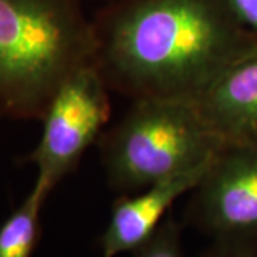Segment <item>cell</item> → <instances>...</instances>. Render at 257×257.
I'll use <instances>...</instances> for the list:
<instances>
[{"label":"cell","mask_w":257,"mask_h":257,"mask_svg":"<svg viewBox=\"0 0 257 257\" xmlns=\"http://www.w3.org/2000/svg\"><path fill=\"white\" fill-rule=\"evenodd\" d=\"M94 64L130 97L197 100L257 49L226 0H121L94 22Z\"/></svg>","instance_id":"obj_1"},{"label":"cell","mask_w":257,"mask_h":257,"mask_svg":"<svg viewBox=\"0 0 257 257\" xmlns=\"http://www.w3.org/2000/svg\"><path fill=\"white\" fill-rule=\"evenodd\" d=\"M97 37L79 0H0V110L42 119L57 89L94 63Z\"/></svg>","instance_id":"obj_2"},{"label":"cell","mask_w":257,"mask_h":257,"mask_svg":"<svg viewBox=\"0 0 257 257\" xmlns=\"http://www.w3.org/2000/svg\"><path fill=\"white\" fill-rule=\"evenodd\" d=\"M224 147L196 100L145 97L106 136L103 163L113 189L133 193L211 160Z\"/></svg>","instance_id":"obj_3"},{"label":"cell","mask_w":257,"mask_h":257,"mask_svg":"<svg viewBox=\"0 0 257 257\" xmlns=\"http://www.w3.org/2000/svg\"><path fill=\"white\" fill-rule=\"evenodd\" d=\"M107 83L94 63L83 66L57 89L42 116L39 143L28 160L36 166L35 183L52 192L99 138L110 117Z\"/></svg>","instance_id":"obj_4"},{"label":"cell","mask_w":257,"mask_h":257,"mask_svg":"<svg viewBox=\"0 0 257 257\" xmlns=\"http://www.w3.org/2000/svg\"><path fill=\"white\" fill-rule=\"evenodd\" d=\"M190 220L223 237H257V145H231L194 189Z\"/></svg>","instance_id":"obj_5"},{"label":"cell","mask_w":257,"mask_h":257,"mask_svg":"<svg viewBox=\"0 0 257 257\" xmlns=\"http://www.w3.org/2000/svg\"><path fill=\"white\" fill-rule=\"evenodd\" d=\"M216 157L183 173L150 184L139 190L136 196H124L116 200L101 236V257L133 253L150 239L173 203L200 184Z\"/></svg>","instance_id":"obj_6"},{"label":"cell","mask_w":257,"mask_h":257,"mask_svg":"<svg viewBox=\"0 0 257 257\" xmlns=\"http://www.w3.org/2000/svg\"><path fill=\"white\" fill-rule=\"evenodd\" d=\"M196 101L226 146L257 145V49L226 69Z\"/></svg>","instance_id":"obj_7"},{"label":"cell","mask_w":257,"mask_h":257,"mask_svg":"<svg viewBox=\"0 0 257 257\" xmlns=\"http://www.w3.org/2000/svg\"><path fill=\"white\" fill-rule=\"evenodd\" d=\"M49 192L35 183L23 203L0 227V257H30L39 237V217Z\"/></svg>","instance_id":"obj_8"},{"label":"cell","mask_w":257,"mask_h":257,"mask_svg":"<svg viewBox=\"0 0 257 257\" xmlns=\"http://www.w3.org/2000/svg\"><path fill=\"white\" fill-rule=\"evenodd\" d=\"M133 257H184L180 226L170 213L153 236L133 251Z\"/></svg>","instance_id":"obj_9"},{"label":"cell","mask_w":257,"mask_h":257,"mask_svg":"<svg viewBox=\"0 0 257 257\" xmlns=\"http://www.w3.org/2000/svg\"><path fill=\"white\" fill-rule=\"evenodd\" d=\"M203 257H257V237L216 239Z\"/></svg>","instance_id":"obj_10"},{"label":"cell","mask_w":257,"mask_h":257,"mask_svg":"<svg viewBox=\"0 0 257 257\" xmlns=\"http://www.w3.org/2000/svg\"><path fill=\"white\" fill-rule=\"evenodd\" d=\"M226 3L240 23L257 35V0H226Z\"/></svg>","instance_id":"obj_11"}]
</instances>
